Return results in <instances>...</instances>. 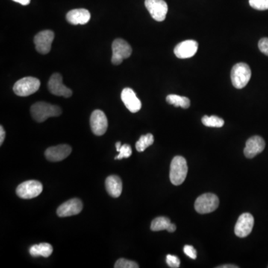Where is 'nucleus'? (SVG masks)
<instances>
[{
    "mask_svg": "<svg viewBox=\"0 0 268 268\" xmlns=\"http://www.w3.org/2000/svg\"><path fill=\"white\" fill-rule=\"evenodd\" d=\"M30 254L32 257H43L48 258L53 252V248L48 243H41L39 245H33L29 250Z\"/></svg>",
    "mask_w": 268,
    "mask_h": 268,
    "instance_id": "20",
    "label": "nucleus"
},
{
    "mask_svg": "<svg viewBox=\"0 0 268 268\" xmlns=\"http://www.w3.org/2000/svg\"><path fill=\"white\" fill-rule=\"evenodd\" d=\"M166 101L177 107H180L182 108L187 109L190 107V100L187 97L172 94L166 97Z\"/></svg>",
    "mask_w": 268,
    "mask_h": 268,
    "instance_id": "21",
    "label": "nucleus"
},
{
    "mask_svg": "<svg viewBox=\"0 0 268 268\" xmlns=\"http://www.w3.org/2000/svg\"><path fill=\"white\" fill-rule=\"evenodd\" d=\"M90 19V13L84 8L74 9L68 12L66 20L72 25H84Z\"/></svg>",
    "mask_w": 268,
    "mask_h": 268,
    "instance_id": "18",
    "label": "nucleus"
},
{
    "mask_svg": "<svg viewBox=\"0 0 268 268\" xmlns=\"http://www.w3.org/2000/svg\"><path fill=\"white\" fill-rule=\"evenodd\" d=\"M112 50L113 56L111 61L114 65L121 64L125 59L128 58L132 54V48L123 39H116L112 44Z\"/></svg>",
    "mask_w": 268,
    "mask_h": 268,
    "instance_id": "6",
    "label": "nucleus"
},
{
    "mask_svg": "<svg viewBox=\"0 0 268 268\" xmlns=\"http://www.w3.org/2000/svg\"><path fill=\"white\" fill-rule=\"evenodd\" d=\"M72 152V148L68 145H59L47 148L45 156L48 161L59 162L66 159Z\"/></svg>",
    "mask_w": 268,
    "mask_h": 268,
    "instance_id": "16",
    "label": "nucleus"
},
{
    "mask_svg": "<svg viewBox=\"0 0 268 268\" xmlns=\"http://www.w3.org/2000/svg\"><path fill=\"white\" fill-rule=\"evenodd\" d=\"M218 268H239L238 266H234V265H224V266H219Z\"/></svg>",
    "mask_w": 268,
    "mask_h": 268,
    "instance_id": "34",
    "label": "nucleus"
},
{
    "mask_svg": "<svg viewBox=\"0 0 268 268\" xmlns=\"http://www.w3.org/2000/svg\"><path fill=\"white\" fill-rule=\"evenodd\" d=\"M250 5L259 10H268V0H249Z\"/></svg>",
    "mask_w": 268,
    "mask_h": 268,
    "instance_id": "27",
    "label": "nucleus"
},
{
    "mask_svg": "<svg viewBox=\"0 0 268 268\" xmlns=\"http://www.w3.org/2000/svg\"><path fill=\"white\" fill-rule=\"evenodd\" d=\"M177 227L174 224H171L170 226H169V228L167 229V231L169 232V233H174V232L176 230Z\"/></svg>",
    "mask_w": 268,
    "mask_h": 268,
    "instance_id": "33",
    "label": "nucleus"
},
{
    "mask_svg": "<svg viewBox=\"0 0 268 268\" xmlns=\"http://www.w3.org/2000/svg\"><path fill=\"white\" fill-rule=\"evenodd\" d=\"M54 38V34L51 30L40 31L34 37V42L36 50L42 54L49 52L51 43Z\"/></svg>",
    "mask_w": 268,
    "mask_h": 268,
    "instance_id": "12",
    "label": "nucleus"
},
{
    "mask_svg": "<svg viewBox=\"0 0 268 268\" xmlns=\"http://www.w3.org/2000/svg\"><path fill=\"white\" fill-rule=\"evenodd\" d=\"M115 268H138L137 263L125 259H119L114 266Z\"/></svg>",
    "mask_w": 268,
    "mask_h": 268,
    "instance_id": "26",
    "label": "nucleus"
},
{
    "mask_svg": "<svg viewBox=\"0 0 268 268\" xmlns=\"http://www.w3.org/2000/svg\"><path fill=\"white\" fill-rule=\"evenodd\" d=\"M43 192V185L37 180L23 182L16 188V195L22 199H32Z\"/></svg>",
    "mask_w": 268,
    "mask_h": 268,
    "instance_id": "7",
    "label": "nucleus"
},
{
    "mask_svg": "<svg viewBox=\"0 0 268 268\" xmlns=\"http://www.w3.org/2000/svg\"><path fill=\"white\" fill-rule=\"evenodd\" d=\"M121 146H122V143H121V142H116V150H117L118 152H119V149H120Z\"/></svg>",
    "mask_w": 268,
    "mask_h": 268,
    "instance_id": "35",
    "label": "nucleus"
},
{
    "mask_svg": "<svg viewBox=\"0 0 268 268\" xmlns=\"http://www.w3.org/2000/svg\"><path fill=\"white\" fill-rule=\"evenodd\" d=\"M198 49V42L193 40H188L177 45L174 49V52L178 58L186 59L193 57Z\"/></svg>",
    "mask_w": 268,
    "mask_h": 268,
    "instance_id": "15",
    "label": "nucleus"
},
{
    "mask_svg": "<svg viewBox=\"0 0 268 268\" xmlns=\"http://www.w3.org/2000/svg\"><path fill=\"white\" fill-rule=\"evenodd\" d=\"M259 48H260V51H261L263 54L268 56V37H264V38H262L261 40H260V42H259Z\"/></svg>",
    "mask_w": 268,
    "mask_h": 268,
    "instance_id": "30",
    "label": "nucleus"
},
{
    "mask_svg": "<svg viewBox=\"0 0 268 268\" xmlns=\"http://www.w3.org/2000/svg\"><path fill=\"white\" fill-rule=\"evenodd\" d=\"M219 206V199L217 195L213 193L203 194L197 198L195 209L200 214H207L217 210Z\"/></svg>",
    "mask_w": 268,
    "mask_h": 268,
    "instance_id": "5",
    "label": "nucleus"
},
{
    "mask_svg": "<svg viewBox=\"0 0 268 268\" xmlns=\"http://www.w3.org/2000/svg\"><path fill=\"white\" fill-rule=\"evenodd\" d=\"M166 263H167L168 266L170 268H178L180 267V261L178 257H177L176 256L170 255L169 254V255L166 257Z\"/></svg>",
    "mask_w": 268,
    "mask_h": 268,
    "instance_id": "28",
    "label": "nucleus"
},
{
    "mask_svg": "<svg viewBox=\"0 0 268 268\" xmlns=\"http://www.w3.org/2000/svg\"><path fill=\"white\" fill-rule=\"evenodd\" d=\"M266 148V142L260 136H254L250 138L246 142L244 153L247 158H254L263 152Z\"/></svg>",
    "mask_w": 268,
    "mask_h": 268,
    "instance_id": "14",
    "label": "nucleus"
},
{
    "mask_svg": "<svg viewBox=\"0 0 268 268\" xmlns=\"http://www.w3.org/2000/svg\"><path fill=\"white\" fill-rule=\"evenodd\" d=\"M31 113L36 122H43L48 118L60 116L62 110L58 106L40 101L31 106Z\"/></svg>",
    "mask_w": 268,
    "mask_h": 268,
    "instance_id": "1",
    "label": "nucleus"
},
{
    "mask_svg": "<svg viewBox=\"0 0 268 268\" xmlns=\"http://www.w3.org/2000/svg\"><path fill=\"white\" fill-rule=\"evenodd\" d=\"M170 220L166 217L156 218L151 225V230L152 231L157 232L162 231V230H167L170 226Z\"/></svg>",
    "mask_w": 268,
    "mask_h": 268,
    "instance_id": "23",
    "label": "nucleus"
},
{
    "mask_svg": "<svg viewBox=\"0 0 268 268\" xmlns=\"http://www.w3.org/2000/svg\"><path fill=\"white\" fill-rule=\"evenodd\" d=\"M121 98L125 107L131 113H137L142 107L140 100L136 96L134 90L131 88H125L121 94Z\"/></svg>",
    "mask_w": 268,
    "mask_h": 268,
    "instance_id": "17",
    "label": "nucleus"
},
{
    "mask_svg": "<svg viewBox=\"0 0 268 268\" xmlns=\"http://www.w3.org/2000/svg\"><path fill=\"white\" fill-rule=\"evenodd\" d=\"M82 209L83 204L81 200L73 198L61 204L57 209V214L60 218L69 217L79 214L82 211Z\"/></svg>",
    "mask_w": 268,
    "mask_h": 268,
    "instance_id": "13",
    "label": "nucleus"
},
{
    "mask_svg": "<svg viewBox=\"0 0 268 268\" xmlns=\"http://www.w3.org/2000/svg\"><path fill=\"white\" fill-rule=\"evenodd\" d=\"M254 226V218L251 213L241 215L235 226V234L239 238H245L252 232Z\"/></svg>",
    "mask_w": 268,
    "mask_h": 268,
    "instance_id": "11",
    "label": "nucleus"
},
{
    "mask_svg": "<svg viewBox=\"0 0 268 268\" xmlns=\"http://www.w3.org/2000/svg\"><path fill=\"white\" fill-rule=\"evenodd\" d=\"M13 1L19 3V4H22V5H28L31 0H13Z\"/></svg>",
    "mask_w": 268,
    "mask_h": 268,
    "instance_id": "32",
    "label": "nucleus"
},
{
    "mask_svg": "<svg viewBox=\"0 0 268 268\" xmlns=\"http://www.w3.org/2000/svg\"><path fill=\"white\" fill-rule=\"evenodd\" d=\"M40 87V80L34 77H25L15 83L13 90L16 95L25 97L35 93Z\"/></svg>",
    "mask_w": 268,
    "mask_h": 268,
    "instance_id": "4",
    "label": "nucleus"
},
{
    "mask_svg": "<svg viewBox=\"0 0 268 268\" xmlns=\"http://www.w3.org/2000/svg\"><path fill=\"white\" fill-rule=\"evenodd\" d=\"M154 136L151 134L143 135L136 143V148L139 152H142L154 143Z\"/></svg>",
    "mask_w": 268,
    "mask_h": 268,
    "instance_id": "22",
    "label": "nucleus"
},
{
    "mask_svg": "<svg viewBox=\"0 0 268 268\" xmlns=\"http://www.w3.org/2000/svg\"><path fill=\"white\" fill-rule=\"evenodd\" d=\"M4 138H5V131H4V128L1 125V127H0V145H2Z\"/></svg>",
    "mask_w": 268,
    "mask_h": 268,
    "instance_id": "31",
    "label": "nucleus"
},
{
    "mask_svg": "<svg viewBox=\"0 0 268 268\" xmlns=\"http://www.w3.org/2000/svg\"><path fill=\"white\" fill-rule=\"evenodd\" d=\"M90 127L92 133L96 136H102L105 134L108 127L107 116L104 112L95 110L90 116Z\"/></svg>",
    "mask_w": 268,
    "mask_h": 268,
    "instance_id": "9",
    "label": "nucleus"
},
{
    "mask_svg": "<svg viewBox=\"0 0 268 268\" xmlns=\"http://www.w3.org/2000/svg\"><path fill=\"white\" fill-rule=\"evenodd\" d=\"M105 186L109 195L113 198H119L122 194V180L116 175H111L106 179Z\"/></svg>",
    "mask_w": 268,
    "mask_h": 268,
    "instance_id": "19",
    "label": "nucleus"
},
{
    "mask_svg": "<svg viewBox=\"0 0 268 268\" xmlns=\"http://www.w3.org/2000/svg\"><path fill=\"white\" fill-rule=\"evenodd\" d=\"M119 152V155L116 156V157H115L116 160H122V159L123 158H128V157H131V154H132V149H131V145H128V144L122 145Z\"/></svg>",
    "mask_w": 268,
    "mask_h": 268,
    "instance_id": "25",
    "label": "nucleus"
},
{
    "mask_svg": "<svg viewBox=\"0 0 268 268\" xmlns=\"http://www.w3.org/2000/svg\"><path fill=\"white\" fill-rule=\"evenodd\" d=\"M48 88L51 94L57 96L69 98L72 95V91L63 84V78L59 73H54L51 75L48 81Z\"/></svg>",
    "mask_w": 268,
    "mask_h": 268,
    "instance_id": "10",
    "label": "nucleus"
},
{
    "mask_svg": "<svg viewBox=\"0 0 268 268\" xmlns=\"http://www.w3.org/2000/svg\"><path fill=\"white\" fill-rule=\"evenodd\" d=\"M251 69L248 64L239 63L234 65L231 71V81L236 89H242L246 87L251 78Z\"/></svg>",
    "mask_w": 268,
    "mask_h": 268,
    "instance_id": "3",
    "label": "nucleus"
},
{
    "mask_svg": "<svg viewBox=\"0 0 268 268\" xmlns=\"http://www.w3.org/2000/svg\"><path fill=\"white\" fill-rule=\"evenodd\" d=\"M188 173L187 162L184 157H174L170 166V180L175 186H180L186 180Z\"/></svg>",
    "mask_w": 268,
    "mask_h": 268,
    "instance_id": "2",
    "label": "nucleus"
},
{
    "mask_svg": "<svg viewBox=\"0 0 268 268\" xmlns=\"http://www.w3.org/2000/svg\"><path fill=\"white\" fill-rule=\"evenodd\" d=\"M183 251H184L185 254L192 260H195L197 258V251L194 247L191 246V245H186L183 248Z\"/></svg>",
    "mask_w": 268,
    "mask_h": 268,
    "instance_id": "29",
    "label": "nucleus"
},
{
    "mask_svg": "<svg viewBox=\"0 0 268 268\" xmlns=\"http://www.w3.org/2000/svg\"><path fill=\"white\" fill-rule=\"evenodd\" d=\"M202 123L210 128H222L224 126V121L222 118L216 116H204L202 118Z\"/></svg>",
    "mask_w": 268,
    "mask_h": 268,
    "instance_id": "24",
    "label": "nucleus"
},
{
    "mask_svg": "<svg viewBox=\"0 0 268 268\" xmlns=\"http://www.w3.org/2000/svg\"><path fill=\"white\" fill-rule=\"evenodd\" d=\"M145 5L153 19L158 22L165 20L169 8L164 0H145Z\"/></svg>",
    "mask_w": 268,
    "mask_h": 268,
    "instance_id": "8",
    "label": "nucleus"
}]
</instances>
